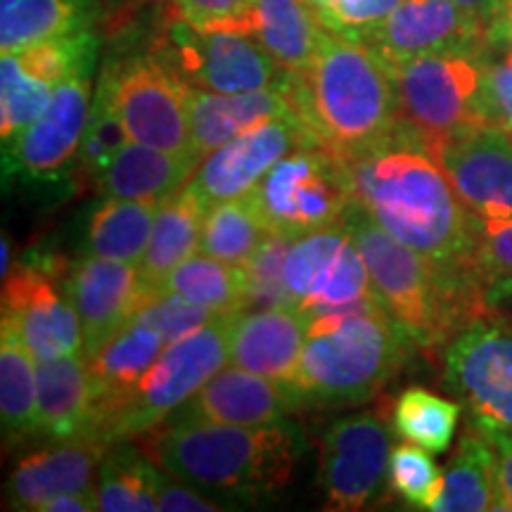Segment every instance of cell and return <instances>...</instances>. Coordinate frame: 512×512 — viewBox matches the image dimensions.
<instances>
[{
  "instance_id": "cell-36",
  "label": "cell",
  "mask_w": 512,
  "mask_h": 512,
  "mask_svg": "<svg viewBox=\"0 0 512 512\" xmlns=\"http://www.w3.org/2000/svg\"><path fill=\"white\" fill-rule=\"evenodd\" d=\"M460 420V406L422 387L406 389L394 403L392 425L403 441H411L430 453L451 448Z\"/></svg>"
},
{
  "instance_id": "cell-23",
  "label": "cell",
  "mask_w": 512,
  "mask_h": 512,
  "mask_svg": "<svg viewBox=\"0 0 512 512\" xmlns=\"http://www.w3.org/2000/svg\"><path fill=\"white\" fill-rule=\"evenodd\" d=\"M290 112H294V107L285 86L249 93H211L188 86L192 152L204 159L216 147L238 138L261 121Z\"/></svg>"
},
{
  "instance_id": "cell-19",
  "label": "cell",
  "mask_w": 512,
  "mask_h": 512,
  "mask_svg": "<svg viewBox=\"0 0 512 512\" xmlns=\"http://www.w3.org/2000/svg\"><path fill=\"white\" fill-rule=\"evenodd\" d=\"M91 72L55 88L48 110L34 124L3 140V174L50 178L76 162L91 114Z\"/></svg>"
},
{
  "instance_id": "cell-16",
  "label": "cell",
  "mask_w": 512,
  "mask_h": 512,
  "mask_svg": "<svg viewBox=\"0 0 512 512\" xmlns=\"http://www.w3.org/2000/svg\"><path fill=\"white\" fill-rule=\"evenodd\" d=\"M304 145H316V140L297 112L266 119L209 152L185 188L195 192L207 207L235 200L247 195L287 152Z\"/></svg>"
},
{
  "instance_id": "cell-45",
  "label": "cell",
  "mask_w": 512,
  "mask_h": 512,
  "mask_svg": "<svg viewBox=\"0 0 512 512\" xmlns=\"http://www.w3.org/2000/svg\"><path fill=\"white\" fill-rule=\"evenodd\" d=\"M171 3L178 17L197 29H235L249 34L254 0H171Z\"/></svg>"
},
{
  "instance_id": "cell-48",
  "label": "cell",
  "mask_w": 512,
  "mask_h": 512,
  "mask_svg": "<svg viewBox=\"0 0 512 512\" xmlns=\"http://www.w3.org/2000/svg\"><path fill=\"white\" fill-rule=\"evenodd\" d=\"M482 430V427H479ZM496 451L498 510L512 512V430H482Z\"/></svg>"
},
{
  "instance_id": "cell-20",
  "label": "cell",
  "mask_w": 512,
  "mask_h": 512,
  "mask_svg": "<svg viewBox=\"0 0 512 512\" xmlns=\"http://www.w3.org/2000/svg\"><path fill=\"white\" fill-rule=\"evenodd\" d=\"M297 406V396L290 387L230 363L228 368L223 366L219 373L211 375L200 392L192 394L166 420L259 427L283 422Z\"/></svg>"
},
{
  "instance_id": "cell-49",
  "label": "cell",
  "mask_w": 512,
  "mask_h": 512,
  "mask_svg": "<svg viewBox=\"0 0 512 512\" xmlns=\"http://www.w3.org/2000/svg\"><path fill=\"white\" fill-rule=\"evenodd\" d=\"M100 510V498H98V486L83 491H69V494L55 496L50 501L43 503V508L38 512H93Z\"/></svg>"
},
{
  "instance_id": "cell-4",
  "label": "cell",
  "mask_w": 512,
  "mask_h": 512,
  "mask_svg": "<svg viewBox=\"0 0 512 512\" xmlns=\"http://www.w3.org/2000/svg\"><path fill=\"white\" fill-rule=\"evenodd\" d=\"M140 451L197 489L256 501L290 484L302 441L285 422L245 427L164 420L143 434Z\"/></svg>"
},
{
  "instance_id": "cell-28",
  "label": "cell",
  "mask_w": 512,
  "mask_h": 512,
  "mask_svg": "<svg viewBox=\"0 0 512 512\" xmlns=\"http://www.w3.org/2000/svg\"><path fill=\"white\" fill-rule=\"evenodd\" d=\"M325 31L309 0H254L249 34L287 72L309 67Z\"/></svg>"
},
{
  "instance_id": "cell-34",
  "label": "cell",
  "mask_w": 512,
  "mask_h": 512,
  "mask_svg": "<svg viewBox=\"0 0 512 512\" xmlns=\"http://www.w3.org/2000/svg\"><path fill=\"white\" fill-rule=\"evenodd\" d=\"M164 470L126 441L112 444L98 472L100 510L155 512L159 510V479Z\"/></svg>"
},
{
  "instance_id": "cell-53",
  "label": "cell",
  "mask_w": 512,
  "mask_h": 512,
  "mask_svg": "<svg viewBox=\"0 0 512 512\" xmlns=\"http://www.w3.org/2000/svg\"><path fill=\"white\" fill-rule=\"evenodd\" d=\"M510 31H512V0H510Z\"/></svg>"
},
{
  "instance_id": "cell-38",
  "label": "cell",
  "mask_w": 512,
  "mask_h": 512,
  "mask_svg": "<svg viewBox=\"0 0 512 512\" xmlns=\"http://www.w3.org/2000/svg\"><path fill=\"white\" fill-rule=\"evenodd\" d=\"M15 55L31 76L57 88L74 76L93 72L98 38L91 29H83L76 34L48 38V41L34 43L29 48L15 50Z\"/></svg>"
},
{
  "instance_id": "cell-47",
  "label": "cell",
  "mask_w": 512,
  "mask_h": 512,
  "mask_svg": "<svg viewBox=\"0 0 512 512\" xmlns=\"http://www.w3.org/2000/svg\"><path fill=\"white\" fill-rule=\"evenodd\" d=\"M159 510L162 512H216L223 510L221 503H216L214 498L204 496L197 491V486H192L183 479L164 470L162 479H159Z\"/></svg>"
},
{
  "instance_id": "cell-9",
  "label": "cell",
  "mask_w": 512,
  "mask_h": 512,
  "mask_svg": "<svg viewBox=\"0 0 512 512\" xmlns=\"http://www.w3.org/2000/svg\"><path fill=\"white\" fill-rule=\"evenodd\" d=\"M157 57L185 86L211 93L283 88L290 76L245 31L197 29L181 17L166 27Z\"/></svg>"
},
{
  "instance_id": "cell-25",
  "label": "cell",
  "mask_w": 512,
  "mask_h": 512,
  "mask_svg": "<svg viewBox=\"0 0 512 512\" xmlns=\"http://www.w3.org/2000/svg\"><path fill=\"white\" fill-rule=\"evenodd\" d=\"M200 162L195 152H169L128 140L93 183L102 197L162 202L190 183Z\"/></svg>"
},
{
  "instance_id": "cell-46",
  "label": "cell",
  "mask_w": 512,
  "mask_h": 512,
  "mask_svg": "<svg viewBox=\"0 0 512 512\" xmlns=\"http://www.w3.org/2000/svg\"><path fill=\"white\" fill-rule=\"evenodd\" d=\"M484 114L486 124L512 133V50L498 60L484 62Z\"/></svg>"
},
{
  "instance_id": "cell-8",
  "label": "cell",
  "mask_w": 512,
  "mask_h": 512,
  "mask_svg": "<svg viewBox=\"0 0 512 512\" xmlns=\"http://www.w3.org/2000/svg\"><path fill=\"white\" fill-rule=\"evenodd\" d=\"M273 235L302 238L342 223L351 207L347 166L318 145H304L275 162L249 190Z\"/></svg>"
},
{
  "instance_id": "cell-31",
  "label": "cell",
  "mask_w": 512,
  "mask_h": 512,
  "mask_svg": "<svg viewBox=\"0 0 512 512\" xmlns=\"http://www.w3.org/2000/svg\"><path fill=\"white\" fill-rule=\"evenodd\" d=\"M36 356L10 323L0 320V420L3 444L36 437Z\"/></svg>"
},
{
  "instance_id": "cell-11",
  "label": "cell",
  "mask_w": 512,
  "mask_h": 512,
  "mask_svg": "<svg viewBox=\"0 0 512 512\" xmlns=\"http://www.w3.org/2000/svg\"><path fill=\"white\" fill-rule=\"evenodd\" d=\"M292 306L313 320L373 302V285L347 223L313 230L292 242L285 261Z\"/></svg>"
},
{
  "instance_id": "cell-43",
  "label": "cell",
  "mask_w": 512,
  "mask_h": 512,
  "mask_svg": "<svg viewBox=\"0 0 512 512\" xmlns=\"http://www.w3.org/2000/svg\"><path fill=\"white\" fill-rule=\"evenodd\" d=\"M145 323H150L152 328L162 332L166 347L178 342V339L192 335L195 330L204 328L214 318H219L216 313H211L204 306L190 302V299L181 297V294H159L157 299H152L143 311L138 313Z\"/></svg>"
},
{
  "instance_id": "cell-15",
  "label": "cell",
  "mask_w": 512,
  "mask_h": 512,
  "mask_svg": "<svg viewBox=\"0 0 512 512\" xmlns=\"http://www.w3.org/2000/svg\"><path fill=\"white\" fill-rule=\"evenodd\" d=\"M55 259L27 261L3 278V320L27 344L36 361L83 354V330L67 290L57 287Z\"/></svg>"
},
{
  "instance_id": "cell-12",
  "label": "cell",
  "mask_w": 512,
  "mask_h": 512,
  "mask_svg": "<svg viewBox=\"0 0 512 512\" xmlns=\"http://www.w3.org/2000/svg\"><path fill=\"white\" fill-rule=\"evenodd\" d=\"M444 382L482 430H512V323L477 318L446 347Z\"/></svg>"
},
{
  "instance_id": "cell-32",
  "label": "cell",
  "mask_w": 512,
  "mask_h": 512,
  "mask_svg": "<svg viewBox=\"0 0 512 512\" xmlns=\"http://www.w3.org/2000/svg\"><path fill=\"white\" fill-rule=\"evenodd\" d=\"M159 294H181L216 316H238L249 311L245 266L228 264L209 254H192L166 278Z\"/></svg>"
},
{
  "instance_id": "cell-6",
  "label": "cell",
  "mask_w": 512,
  "mask_h": 512,
  "mask_svg": "<svg viewBox=\"0 0 512 512\" xmlns=\"http://www.w3.org/2000/svg\"><path fill=\"white\" fill-rule=\"evenodd\" d=\"M235 316H219L192 335L169 344L140 377L124 401L93 427L107 446L147 434L174 415L202 384L228 363L230 328Z\"/></svg>"
},
{
  "instance_id": "cell-30",
  "label": "cell",
  "mask_w": 512,
  "mask_h": 512,
  "mask_svg": "<svg viewBox=\"0 0 512 512\" xmlns=\"http://www.w3.org/2000/svg\"><path fill=\"white\" fill-rule=\"evenodd\" d=\"M95 12V0H0V48L15 53L48 38L91 29Z\"/></svg>"
},
{
  "instance_id": "cell-27",
  "label": "cell",
  "mask_w": 512,
  "mask_h": 512,
  "mask_svg": "<svg viewBox=\"0 0 512 512\" xmlns=\"http://www.w3.org/2000/svg\"><path fill=\"white\" fill-rule=\"evenodd\" d=\"M207 211V204L188 188L159 202L150 242L138 266L145 285L152 292L159 294L166 278L192 254L200 252Z\"/></svg>"
},
{
  "instance_id": "cell-24",
  "label": "cell",
  "mask_w": 512,
  "mask_h": 512,
  "mask_svg": "<svg viewBox=\"0 0 512 512\" xmlns=\"http://www.w3.org/2000/svg\"><path fill=\"white\" fill-rule=\"evenodd\" d=\"M164 349L166 342L162 332L136 316L105 347L86 358L93 396L91 432L117 403L131 394V389L152 368Z\"/></svg>"
},
{
  "instance_id": "cell-18",
  "label": "cell",
  "mask_w": 512,
  "mask_h": 512,
  "mask_svg": "<svg viewBox=\"0 0 512 512\" xmlns=\"http://www.w3.org/2000/svg\"><path fill=\"white\" fill-rule=\"evenodd\" d=\"M453 190L484 221H512V133L482 124L434 150Z\"/></svg>"
},
{
  "instance_id": "cell-33",
  "label": "cell",
  "mask_w": 512,
  "mask_h": 512,
  "mask_svg": "<svg viewBox=\"0 0 512 512\" xmlns=\"http://www.w3.org/2000/svg\"><path fill=\"white\" fill-rule=\"evenodd\" d=\"M159 202L105 197L88 219L86 249L93 256L138 264L150 242Z\"/></svg>"
},
{
  "instance_id": "cell-39",
  "label": "cell",
  "mask_w": 512,
  "mask_h": 512,
  "mask_svg": "<svg viewBox=\"0 0 512 512\" xmlns=\"http://www.w3.org/2000/svg\"><path fill=\"white\" fill-rule=\"evenodd\" d=\"M55 88L31 76L15 53L0 57V133L3 140L27 128L48 110Z\"/></svg>"
},
{
  "instance_id": "cell-44",
  "label": "cell",
  "mask_w": 512,
  "mask_h": 512,
  "mask_svg": "<svg viewBox=\"0 0 512 512\" xmlns=\"http://www.w3.org/2000/svg\"><path fill=\"white\" fill-rule=\"evenodd\" d=\"M401 3L403 0H335L330 8L320 10L318 17L332 34L363 41Z\"/></svg>"
},
{
  "instance_id": "cell-2",
  "label": "cell",
  "mask_w": 512,
  "mask_h": 512,
  "mask_svg": "<svg viewBox=\"0 0 512 512\" xmlns=\"http://www.w3.org/2000/svg\"><path fill=\"white\" fill-rule=\"evenodd\" d=\"M285 93L316 145L342 162L366 155L399 131L392 64L354 38L325 31L309 67L287 76Z\"/></svg>"
},
{
  "instance_id": "cell-17",
  "label": "cell",
  "mask_w": 512,
  "mask_h": 512,
  "mask_svg": "<svg viewBox=\"0 0 512 512\" xmlns=\"http://www.w3.org/2000/svg\"><path fill=\"white\" fill-rule=\"evenodd\" d=\"M64 290L79 313L83 354L93 356L159 294L145 285L138 264L83 256L64 275Z\"/></svg>"
},
{
  "instance_id": "cell-26",
  "label": "cell",
  "mask_w": 512,
  "mask_h": 512,
  "mask_svg": "<svg viewBox=\"0 0 512 512\" xmlns=\"http://www.w3.org/2000/svg\"><path fill=\"white\" fill-rule=\"evenodd\" d=\"M93 396L86 354L38 361L36 437L64 441L91 434Z\"/></svg>"
},
{
  "instance_id": "cell-52",
  "label": "cell",
  "mask_w": 512,
  "mask_h": 512,
  "mask_svg": "<svg viewBox=\"0 0 512 512\" xmlns=\"http://www.w3.org/2000/svg\"><path fill=\"white\" fill-rule=\"evenodd\" d=\"M309 3L313 5V8H316V12H320V10L330 8V5L335 3V0H309Z\"/></svg>"
},
{
  "instance_id": "cell-51",
  "label": "cell",
  "mask_w": 512,
  "mask_h": 512,
  "mask_svg": "<svg viewBox=\"0 0 512 512\" xmlns=\"http://www.w3.org/2000/svg\"><path fill=\"white\" fill-rule=\"evenodd\" d=\"M3 278L10 273V252H8V238H3Z\"/></svg>"
},
{
  "instance_id": "cell-22",
  "label": "cell",
  "mask_w": 512,
  "mask_h": 512,
  "mask_svg": "<svg viewBox=\"0 0 512 512\" xmlns=\"http://www.w3.org/2000/svg\"><path fill=\"white\" fill-rule=\"evenodd\" d=\"M309 332V318L297 306H266L235 316L228 363L264 375L292 389Z\"/></svg>"
},
{
  "instance_id": "cell-35",
  "label": "cell",
  "mask_w": 512,
  "mask_h": 512,
  "mask_svg": "<svg viewBox=\"0 0 512 512\" xmlns=\"http://www.w3.org/2000/svg\"><path fill=\"white\" fill-rule=\"evenodd\" d=\"M266 221L252 197L242 195L235 200L214 204L207 211L202 228L200 252L235 266H247V261L259 252V247L271 238Z\"/></svg>"
},
{
  "instance_id": "cell-1",
  "label": "cell",
  "mask_w": 512,
  "mask_h": 512,
  "mask_svg": "<svg viewBox=\"0 0 512 512\" xmlns=\"http://www.w3.org/2000/svg\"><path fill=\"white\" fill-rule=\"evenodd\" d=\"M351 204L377 226L441 266L467 268L477 216L427 147L399 124L387 143L347 159Z\"/></svg>"
},
{
  "instance_id": "cell-41",
  "label": "cell",
  "mask_w": 512,
  "mask_h": 512,
  "mask_svg": "<svg viewBox=\"0 0 512 512\" xmlns=\"http://www.w3.org/2000/svg\"><path fill=\"white\" fill-rule=\"evenodd\" d=\"M389 486L413 508L430 510L444 489V472L434 463L430 451L411 444V441H403L392 448Z\"/></svg>"
},
{
  "instance_id": "cell-10",
  "label": "cell",
  "mask_w": 512,
  "mask_h": 512,
  "mask_svg": "<svg viewBox=\"0 0 512 512\" xmlns=\"http://www.w3.org/2000/svg\"><path fill=\"white\" fill-rule=\"evenodd\" d=\"M100 79L133 143L169 152H192L188 86L157 55L110 62Z\"/></svg>"
},
{
  "instance_id": "cell-21",
  "label": "cell",
  "mask_w": 512,
  "mask_h": 512,
  "mask_svg": "<svg viewBox=\"0 0 512 512\" xmlns=\"http://www.w3.org/2000/svg\"><path fill=\"white\" fill-rule=\"evenodd\" d=\"M110 446L105 441L83 434V437L55 441L53 446L29 453L17 463L5 486V498L12 510L38 512L50 498L98 486L95 475L100 472Z\"/></svg>"
},
{
  "instance_id": "cell-50",
  "label": "cell",
  "mask_w": 512,
  "mask_h": 512,
  "mask_svg": "<svg viewBox=\"0 0 512 512\" xmlns=\"http://www.w3.org/2000/svg\"><path fill=\"white\" fill-rule=\"evenodd\" d=\"M451 3L475 12L491 27H510V0H451Z\"/></svg>"
},
{
  "instance_id": "cell-7",
  "label": "cell",
  "mask_w": 512,
  "mask_h": 512,
  "mask_svg": "<svg viewBox=\"0 0 512 512\" xmlns=\"http://www.w3.org/2000/svg\"><path fill=\"white\" fill-rule=\"evenodd\" d=\"M486 57L489 55L439 53L392 64L401 124L430 155L448 138L486 124Z\"/></svg>"
},
{
  "instance_id": "cell-40",
  "label": "cell",
  "mask_w": 512,
  "mask_h": 512,
  "mask_svg": "<svg viewBox=\"0 0 512 512\" xmlns=\"http://www.w3.org/2000/svg\"><path fill=\"white\" fill-rule=\"evenodd\" d=\"M128 140L131 138H128L124 124H121L119 114L114 110L110 88L100 79L98 86H95L91 114H88L86 131H83L79 155H76V169L88 181H95L114 162V157L124 150Z\"/></svg>"
},
{
  "instance_id": "cell-29",
  "label": "cell",
  "mask_w": 512,
  "mask_h": 512,
  "mask_svg": "<svg viewBox=\"0 0 512 512\" xmlns=\"http://www.w3.org/2000/svg\"><path fill=\"white\" fill-rule=\"evenodd\" d=\"M430 510L482 512L498 510L496 451L475 422L465 427L444 472V489Z\"/></svg>"
},
{
  "instance_id": "cell-42",
  "label": "cell",
  "mask_w": 512,
  "mask_h": 512,
  "mask_svg": "<svg viewBox=\"0 0 512 512\" xmlns=\"http://www.w3.org/2000/svg\"><path fill=\"white\" fill-rule=\"evenodd\" d=\"M294 238L271 235L247 261L249 309H266V306H292L290 290L285 283V261L290 254Z\"/></svg>"
},
{
  "instance_id": "cell-5",
  "label": "cell",
  "mask_w": 512,
  "mask_h": 512,
  "mask_svg": "<svg viewBox=\"0 0 512 512\" xmlns=\"http://www.w3.org/2000/svg\"><path fill=\"white\" fill-rule=\"evenodd\" d=\"M411 339L377 299L309 320L294 375L299 406L370 401L406 361Z\"/></svg>"
},
{
  "instance_id": "cell-37",
  "label": "cell",
  "mask_w": 512,
  "mask_h": 512,
  "mask_svg": "<svg viewBox=\"0 0 512 512\" xmlns=\"http://www.w3.org/2000/svg\"><path fill=\"white\" fill-rule=\"evenodd\" d=\"M467 271L491 309L512 297V221H484L477 216Z\"/></svg>"
},
{
  "instance_id": "cell-13",
  "label": "cell",
  "mask_w": 512,
  "mask_h": 512,
  "mask_svg": "<svg viewBox=\"0 0 512 512\" xmlns=\"http://www.w3.org/2000/svg\"><path fill=\"white\" fill-rule=\"evenodd\" d=\"M361 43L396 64L439 53L489 55L498 43H512V31L491 27L451 0H403Z\"/></svg>"
},
{
  "instance_id": "cell-3",
  "label": "cell",
  "mask_w": 512,
  "mask_h": 512,
  "mask_svg": "<svg viewBox=\"0 0 512 512\" xmlns=\"http://www.w3.org/2000/svg\"><path fill=\"white\" fill-rule=\"evenodd\" d=\"M342 221L361 249L377 304L406 332L413 347H448L467 325L491 311L467 268L427 259L377 226L356 204Z\"/></svg>"
},
{
  "instance_id": "cell-14",
  "label": "cell",
  "mask_w": 512,
  "mask_h": 512,
  "mask_svg": "<svg viewBox=\"0 0 512 512\" xmlns=\"http://www.w3.org/2000/svg\"><path fill=\"white\" fill-rule=\"evenodd\" d=\"M392 434L375 413L337 420L320 439V489L325 510L368 508L389 484Z\"/></svg>"
},
{
  "instance_id": "cell-54",
  "label": "cell",
  "mask_w": 512,
  "mask_h": 512,
  "mask_svg": "<svg viewBox=\"0 0 512 512\" xmlns=\"http://www.w3.org/2000/svg\"><path fill=\"white\" fill-rule=\"evenodd\" d=\"M128 3H143V0H128Z\"/></svg>"
}]
</instances>
